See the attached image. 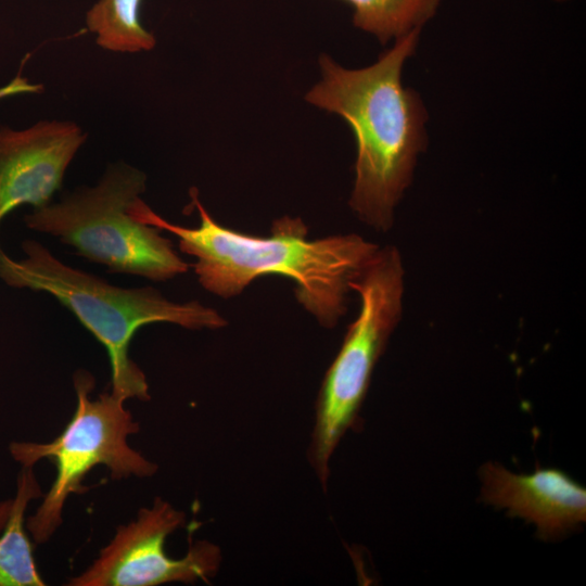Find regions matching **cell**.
I'll list each match as a JSON object with an SVG mask.
<instances>
[{
    "label": "cell",
    "instance_id": "6da1fadb",
    "mask_svg": "<svg viewBox=\"0 0 586 586\" xmlns=\"http://www.w3.org/2000/svg\"><path fill=\"white\" fill-rule=\"evenodd\" d=\"M200 215L196 228L178 226L154 213L140 198L128 207L138 221L168 231L179 240L201 285L224 298L239 295L255 279L276 275L294 281L298 303L324 328L347 310L352 284L379 246L355 233L307 239L298 217L273 221L270 235L247 234L218 224L192 194Z\"/></svg>",
    "mask_w": 586,
    "mask_h": 586
},
{
    "label": "cell",
    "instance_id": "7a4b0ae2",
    "mask_svg": "<svg viewBox=\"0 0 586 586\" xmlns=\"http://www.w3.org/2000/svg\"><path fill=\"white\" fill-rule=\"evenodd\" d=\"M421 30L396 40L375 63L348 69L319 59L321 80L306 94L310 104L335 113L351 126L357 144L349 206L367 226L385 232L412 181L428 145V112L420 94L402 81Z\"/></svg>",
    "mask_w": 586,
    "mask_h": 586
},
{
    "label": "cell",
    "instance_id": "3957f363",
    "mask_svg": "<svg viewBox=\"0 0 586 586\" xmlns=\"http://www.w3.org/2000/svg\"><path fill=\"white\" fill-rule=\"evenodd\" d=\"M26 258L14 260L0 249V278L11 286L53 295L105 347L111 365L110 392L125 400H149L143 371L129 357L136 332L154 322L187 329H220L226 319L196 301L176 303L146 286L123 289L72 268L34 240L23 243Z\"/></svg>",
    "mask_w": 586,
    "mask_h": 586
},
{
    "label": "cell",
    "instance_id": "277c9868",
    "mask_svg": "<svg viewBox=\"0 0 586 586\" xmlns=\"http://www.w3.org/2000/svg\"><path fill=\"white\" fill-rule=\"evenodd\" d=\"M359 310L326 372L316 402L308 459L323 489L330 459L348 430L361 426L360 409L372 373L403 313L405 269L393 245L379 247L352 284Z\"/></svg>",
    "mask_w": 586,
    "mask_h": 586
},
{
    "label": "cell",
    "instance_id": "5b68a950",
    "mask_svg": "<svg viewBox=\"0 0 586 586\" xmlns=\"http://www.w3.org/2000/svg\"><path fill=\"white\" fill-rule=\"evenodd\" d=\"M92 374L74 373L77 405L64 430L47 443L11 442V457L22 467H34L48 459L56 470L55 477L26 528L37 544L47 543L63 522V509L72 494H81L87 474L104 466L113 480L150 477L157 466L129 445V437L140 431L139 422L125 407V399L110 391L97 398Z\"/></svg>",
    "mask_w": 586,
    "mask_h": 586
},
{
    "label": "cell",
    "instance_id": "8992f818",
    "mask_svg": "<svg viewBox=\"0 0 586 586\" xmlns=\"http://www.w3.org/2000/svg\"><path fill=\"white\" fill-rule=\"evenodd\" d=\"M145 175L126 164L112 165L100 182L35 208L25 217L37 231L60 238L77 253L111 271L155 281L189 269L162 230L136 220L128 207L145 189Z\"/></svg>",
    "mask_w": 586,
    "mask_h": 586
},
{
    "label": "cell",
    "instance_id": "52a82bcc",
    "mask_svg": "<svg viewBox=\"0 0 586 586\" xmlns=\"http://www.w3.org/2000/svg\"><path fill=\"white\" fill-rule=\"evenodd\" d=\"M186 523L183 511L155 497L150 507L119 525L97 558L68 586H157L180 582H208L220 562L219 547L207 540L191 543L180 559L165 550L167 537Z\"/></svg>",
    "mask_w": 586,
    "mask_h": 586
},
{
    "label": "cell",
    "instance_id": "ba28073f",
    "mask_svg": "<svg viewBox=\"0 0 586 586\" xmlns=\"http://www.w3.org/2000/svg\"><path fill=\"white\" fill-rule=\"evenodd\" d=\"M86 133L73 122L41 120L14 130L0 127V224L24 204H49Z\"/></svg>",
    "mask_w": 586,
    "mask_h": 586
},
{
    "label": "cell",
    "instance_id": "9c48e42d",
    "mask_svg": "<svg viewBox=\"0 0 586 586\" xmlns=\"http://www.w3.org/2000/svg\"><path fill=\"white\" fill-rule=\"evenodd\" d=\"M479 475L481 500L534 524L540 539L561 538L586 522V488L562 470L537 466L517 474L488 461Z\"/></svg>",
    "mask_w": 586,
    "mask_h": 586
},
{
    "label": "cell",
    "instance_id": "30bf717a",
    "mask_svg": "<svg viewBox=\"0 0 586 586\" xmlns=\"http://www.w3.org/2000/svg\"><path fill=\"white\" fill-rule=\"evenodd\" d=\"M42 497L34 467H22L8 521L0 533V586H44L26 528V509Z\"/></svg>",
    "mask_w": 586,
    "mask_h": 586
},
{
    "label": "cell",
    "instance_id": "8fae6325",
    "mask_svg": "<svg viewBox=\"0 0 586 586\" xmlns=\"http://www.w3.org/2000/svg\"><path fill=\"white\" fill-rule=\"evenodd\" d=\"M353 8L355 27L374 35L383 44L432 20L442 0H345Z\"/></svg>",
    "mask_w": 586,
    "mask_h": 586
},
{
    "label": "cell",
    "instance_id": "7c38bea8",
    "mask_svg": "<svg viewBox=\"0 0 586 586\" xmlns=\"http://www.w3.org/2000/svg\"><path fill=\"white\" fill-rule=\"evenodd\" d=\"M141 1L99 0L87 12V27L97 35V43L101 48L128 53L154 48V36L140 22Z\"/></svg>",
    "mask_w": 586,
    "mask_h": 586
},
{
    "label": "cell",
    "instance_id": "4fadbf2b",
    "mask_svg": "<svg viewBox=\"0 0 586 586\" xmlns=\"http://www.w3.org/2000/svg\"><path fill=\"white\" fill-rule=\"evenodd\" d=\"M40 90L41 86L29 84L27 79L16 76L10 84L0 88V100L17 93H33Z\"/></svg>",
    "mask_w": 586,
    "mask_h": 586
},
{
    "label": "cell",
    "instance_id": "5bb4252c",
    "mask_svg": "<svg viewBox=\"0 0 586 586\" xmlns=\"http://www.w3.org/2000/svg\"><path fill=\"white\" fill-rule=\"evenodd\" d=\"M11 506H12V498L0 501V533L8 521V518L11 511Z\"/></svg>",
    "mask_w": 586,
    "mask_h": 586
},
{
    "label": "cell",
    "instance_id": "9a60e30c",
    "mask_svg": "<svg viewBox=\"0 0 586 586\" xmlns=\"http://www.w3.org/2000/svg\"><path fill=\"white\" fill-rule=\"evenodd\" d=\"M553 1H557V2H565V1H569V0H553Z\"/></svg>",
    "mask_w": 586,
    "mask_h": 586
}]
</instances>
